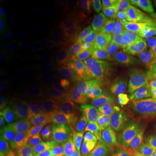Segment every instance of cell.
Masks as SVG:
<instances>
[{"label": "cell", "mask_w": 156, "mask_h": 156, "mask_svg": "<svg viewBox=\"0 0 156 156\" xmlns=\"http://www.w3.org/2000/svg\"><path fill=\"white\" fill-rule=\"evenodd\" d=\"M117 99L124 107L126 122L134 133L140 132L142 119V108L140 103L128 97L126 93L117 95Z\"/></svg>", "instance_id": "6da1fadb"}, {"label": "cell", "mask_w": 156, "mask_h": 156, "mask_svg": "<svg viewBox=\"0 0 156 156\" xmlns=\"http://www.w3.org/2000/svg\"><path fill=\"white\" fill-rule=\"evenodd\" d=\"M95 116L97 120L100 122L108 132L128 136L136 134L127 122L116 119L110 111L106 109H98L95 112Z\"/></svg>", "instance_id": "7a4b0ae2"}, {"label": "cell", "mask_w": 156, "mask_h": 156, "mask_svg": "<svg viewBox=\"0 0 156 156\" xmlns=\"http://www.w3.org/2000/svg\"><path fill=\"white\" fill-rule=\"evenodd\" d=\"M142 108L140 134L156 132V97L151 95L139 102Z\"/></svg>", "instance_id": "3957f363"}, {"label": "cell", "mask_w": 156, "mask_h": 156, "mask_svg": "<svg viewBox=\"0 0 156 156\" xmlns=\"http://www.w3.org/2000/svg\"><path fill=\"white\" fill-rule=\"evenodd\" d=\"M85 62L90 66V68L108 77H112L114 75V68H112L106 57L104 52L96 47L87 49L84 54Z\"/></svg>", "instance_id": "277c9868"}, {"label": "cell", "mask_w": 156, "mask_h": 156, "mask_svg": "<svg viewBox=\"0 0 156 156\" xmlns=\"http://www.w3.org/2000/svg\"><path fill=\"white\" fill-rule=\"evenodd\" d=\"M93 100L99 109L108 110L117 101V95L112 83L104 81L99 84L95 90Z\"/></svg>", "instance_id": "5b68a950"}, {"label": "cell", "mask_w": 156, "mask_h": 156, "mask_svg": "<svg viewBox=\"0 0 156 156\" xmlns=\"http://www.w3.org/2000/svg\"><path fill=\"white\" fill-rule=\"evenodd\" d=\"M126 42H129V39L124 30L115 28L103 35L99 40L98 46L104 53H106Z\"/></svg>", "instance_id": "8992f818"}, {"label": "cell", "mask_w": 156, "mask_h": 156, "mask_svg": "<svg viewBox=\"0 0 156 156\" xmlns=\"http://www.w3.org/2000/svg\"><path fill=\"white\" fill-rule=\"evenodd\" d=\"M32 71L29 67H20L7 75L3 84L16 92L23 88L30 80Z\"/></svg>", "instance_id": "52a82bcc"}, {"label": "cell", "mask_w": 156, "mask_h": 156, "mask_svg": "<svg viewBox=\"0 0 156 156\" xmlns=\"http://www.w3.org/2000/svg\"><path fill=\"white\" fill-rule=\"evenodd\" d=\"M61 116L60 109L53 108L44 110L35 118V127L40 131L51 129L58 124Z\"/></svg>", "instance_id": "ba28073f"}, {"label": "cell", "mask_w": 156, "mask_h": 156, "mask_svg": "<svg viewBox=\"0 0 156 156\" xmlns=\"http://www.w3.org/2000/svg\"><path fill=\"white\" fill-rule=\"evenodd\" d=\"M132 10V2L124 0H114L107 12V18L109 20H116L122 25H125L128 20V15Z\"/></svg>", "instance_id": "9c48e42d"}, {"label": "cell", "mask_w": 156, "mask_h": 156, "mask_svg": "<svg viewBox=\"0 0 156 156\" xmlns=\"http://www.w3.org/2000/svg\"><path fill=\"white\" fill-rule=\"evenodd\" d=\"M154 51H155L153 50V44L151 42H148L147 44L140 48L132 56V57L128 61L127 64H126L125 69L133 72V73L138 72L141 66L153 54Z\"/></svg>", "instance_id": "30bf717a"}, {"label": "cell", "mask_w": 156, "mask_h": 156, "mask_svg": "<svg viewBox=\"0 0 156 156\" xmlns=\"http://www.w3.org/2000/svg\"><path fill=\"white\" fill-rule=\"evenodd\" d=\"M135 73L125 69L117 75L112 83L113 87L116 95L126 93L136 86Z\"/></svg>", "instance_id": "8fae6325"}, {"label": "cell", "mask_w": 156, "mask_h": 156, "mask_svg": "<svg viewBox=\"0 0 156 156\" xmlns=\"http://www.w3.org/2000/svg\"><path fill=\"white\" fill-rule=\"evenodd\" d=\"M62 116L69 119L79 121L90 116L93 112V106L89 103H85L65 107L60 109Z\"/></svg>", "instance_id": "7c38bea8"}, {"label": "cell", "mask_w": 156, "mask_h": 156, "mask_svg": "<svg viewBox=\"0 0 156 156\" xmlns=\"http://www.w3.org/2000/svg\"><path fill=\"white\" fill-rule=\"evenodd\" d=\"M90 131V126L85 121H75L65 128L67 136L72 141H80L86 137Z\"/></svg>", "instance_id": "4fadbf2b"}, {"label": "cell", "mask_w": 156, "mask_h": 156, "mask_svg": "<svg viewBox=\"0 0 156 156\" xmlns=\"http://www.w3.org/2000/svg\"><path fill=\"white\" fill-rule=\"evenodd\" d=\"M152 9H153V1H148V0L132 1V11L139 22L140 20L147 24L151 22Z\"/></svg>", "instance_id": "5bb4252c"}, {"label": "cell", "mask_w": 156, "mask_h": 156, "mask_svg": "<svg viewBox=\"0 0 156 156\" xmlns=\"http://www.w3.org/2000/svg\"><path fill=\"white\" fill-rule=\"evenodd\" d=\"M90 97L89 90L85 87H75L64 91L61 94L64 100L74 103H85Z\"/></svg>", "instance_id": "9a60e30c"}, {"label": "cell", "mask_w": 156, "mask_h": 156, "mask_svg": "<svg viewBox=\"0 0 156 156\" xmlns=\"http://www.w3.org/2000/svg\"><path fill=\"white\" fill-rule=\"evenodd\" d=\"M155 84L156 78L155 77L148 83L141 84V85H137L134 88L130 90L126 93V94L128 97L131 98L133 100L140 102L141 101L147 98L151 93H153Z\"/></svg>", "instance_id": "2e32d148"}, {"label": "cell", "mask_w": 156, "mask_h": 156, "mask_svg": "<svg viewBox=\"0 0 156 156\" xmlns=\"http://www.w3.org/2000/svg\"><path fill=\"white\" fill-rule=\"evenodd\" d=\"M44 156H72L70 147L62 142H50L44 148Z\"/></svg>", "instance_id": "e0dca14e"}, {"label": "cell", "mask_w": 156, "mask_h": 156, "mask_svg": "<svg viewBox=\"0 0 156 156\" xmlns=\"http://www.w3.org/2000/svg\"><path fill=\"white\" fill-rule=\"evenodd\" d=\"M67 72L73 77L79 80H90L96 75V72L92 68L79 65V64L72 65L67 67Z\"/></svg>", "instance_id": "ac0fdd59"}, {"label": "cell", "mask_w": 156, "mask_h": 156, "mask_svg": "<svg viewBox=\"0 0 156 156\" xmlns=\"http://www.w3.org/2000/svg\"><path fill=\"white\" fill-rule=\"evenodd\" d=\"M75 83L73 78L67 73H56L50 77L48 85L52 88H59Z\"/></svg>", "instance_id": "d6986e66"}, {"label": "cell", "mask_w": 156, "mask_h": 156, "mask_svg": "<svg viewBox=\"0 0 156 156\" xmlns=\"http://www.w3.org/2000/svg\"><path fill=\"white\" fill-rule=\"evenodd\" d=\"M145 134H135L129 136L126 142L133 150L136 156H143L145 147Z\"/></svg>", "instance_id": "ffe728a7"}, {"label": "cell", "mask_w": 156, "mask_h": 156, "mask_svg": "<svg viewBox=\"0 0 156 156\" xmlns=\"http://www.w3.org/2000/svg\"><path fill=\"white\" fill-rule=\"evenodd\" d=\"M86 143L87 145H88L89 147H92L93 149L100 152L101 153L105 154V155H111V154L112 153V152L110 150H108L106 146L103 145V144L101 141L100 135L97 134H90L87 136Z\"/></svg>", "instance_id": "44dd1931"}, {"label": "cell", "mask_w": 156, "mask_h": 156, "mask_svg": "<svg viewBox=\"0 0 156 156\" xmlns=\"http://www.w3.org/2000/svg\"><path fill=\"white\" fill-rule=\"evenodd\" d=\"M101 141L111 151H114L117 147L118 138L114 132H103L100 134Z\"/></svg>", "instance_id": "7402d4cb"}, {"label": "cell", "mask_w": 156, "mask_h": 156, "mask_svg": "<svg viewBox=\"0 0 156 156\" xmlns=\"http://www.w3.org/2000/svg\"><path fill=\"white\" fill-rule=\"evenodd\" d=\"M25 59V54L21 51L12 50L7 56L6 64L9 68H15L20 64Z\"/></svg>", "instance_id": "603a6c76"}, {"label": "cell", "mask_w": 156, "mask_h": 156, "mask_svg": "<svg viewBox=\"0 0 156 156\" xmlns=\"http://www.w3.org/2000/svg\"><path fill=\"white\" fill-rule=\"evenodd\" d=\"M48 46L56 52H66L69 49V44L63 38H52L48 41Z\"/></svg>", "instance_id": "cb8c5ba5"}, {"label": "cell", "mask_w": 156, "mask_h": 156, "mask_svg": "<svg viewBox=\"0 0 156 156\" xmlns=\"http://www.w3.org/2000/svg\"><path fill=\"white\" fill-rule=\"evenodd\" d=\"M145 147L143 156H156V132L145 134Z\"/></svg>", "instance_id": "d4e9b609"}, {"label": "cell", "mask_w": 156, "mask_h": 156, "mask_svg": "<svg viewBox=\"0 0 156 156\" xmlns=\"http://www.w3.org/2000/svg\"><path fill=\"white\" fill-rule=\"evenodd\" d=\"M15 40L17 43H23L28 38V28L23 20H17L15 28Z\"/></svg>", "instance_id": "484cf974"}, {"label": "cell", "mask_w": 156, "mask_h": 156, "mask_svg": "<svg viewBox=\"0 0 156 156\" xmlns=\"http://www.w3.org/2000/svg\"><path fill=\"white\" fill-rule=\"evenodd\" d=\"M8 33L5 30H0V54L1 58H7L12 51Z\"/></svg>", "instance_id": "4316f807"}, {"label": "cell", "mask_w": 156, "mask_h": 156, "mask_svg": "<svg viewBox=\"0 0 156 156\" xmlns=\"http://www.w3.org/2000/svg\"><path fill=\"white\" fill-rule=\"evenodd\" d=\"M0 100L4 103H15L17 101L16 92L2 84L0 87Z\"/></svg>", "instance_id": "83f0119b"}, {"label": "cell", "mask_w": 156, "mask_h": 156, "mask_svg": "<svg viewBox=\"0 0 156 156\" xmlns=\"http://www.w3.org/2000/svg\"><path fill=\"white\" fill-rule=\"evenodd\" d=\"M89 23L90 18L88 16L84 14H78L73 17L70 24L76 30H83L88 26Z\"/></svg>", "instance_id": "f1b7e54d"}, {"label": "cell", "mask_w": 156, "mask_h": 156, "mask_svg": "<svg viewBox=\"0 0 156 156\" xmlns=\"http://www.w3.org/2000/svg\"><path fill=\"white\" fill-rule=\"evenodd\" d=\"M26 58L30 64L36 67H41L46 63V60L44 56L34 49H29L27 51Z\"/></svg>", "instance_id": "f546056e"}, {"label": "cell", "mask_w": 156, "mask_h": 156, "mask_svg": "<svg viewBox=\"0 0 156 156\" xmlns=\"http://www.w3.org/2000/svg\"><path fill=\"white\" fill-rule=\"evenodd\" d=\"M51 73L47 69L39 68V69H33L31 73V80L36 83H42L49 79Z\"/></svg>", "instance_id": "4dcf8cb0"}, {"label": "cell", "mask_w": 156, "mask_h": 156, "mask_svg": "<svg viewBox=\"0 0 156 156\" xmlns=\"http://www.w3.org/2000/svg\"><path fill=\"white\" fill-rule=\"evenodd\" d=\"M13 148V139L9 134H4L0 137V152L2 154L10 153Z\"/></svg>", "instance_id": "1f68e13d"}, {"label": "cell", "mask_w": 156, "mask_h": 156, "mask_svg": "<svg viewBox=\"0 0 156 156\" xmlns=\"http://www.w3.org/2000/svg\"><path fill=\"white\" fill-rule=\"evenodd\" d=\"M139 71H143L146 73L155 74L156 73V51H154L153 54L146 60L140 67Z\"/></svg>", "instance_id": "d6a6232c"}, {"label": "cell", "mask_w": 156, "mask_h": 156, "mask_svg": "<svg viewBox=\"0 0 156 156\" xmlns=\"http://www.w3.org/2000/svg\"><path fill=\"white\" fill-rule=\"evenodd\" d=\"M110 156H136V155L129 145L125 142L117 148L114 153L111 154Z\"/></svg>", "instance_id": "836d02e7"}, {"label": "cell", "mask_w": 156, "mask_h": 156, "mask_svg": "<svg viewBox=\"0 0 156 156\" xmlns=\"http://www.w3.org/2000/svg\"><path fill=\"white\" fill-rule=\"evenodd\" d=\"M155 77V74L146 73V72L143 71L136 72L135 73V80L136 86L141 85V84L148 83V82L152 80Z\"/></svg>", "instance_id": "e575fe53"}, {"label": "cell", "mask_w": 156, "mask_h": 156, "mask_svg": "<svg viewBox=\"0 0 156 156\" xmlns=\"http://www.w3.org/2000/svg\"><path fill=\"white\" fill-rule=\"evenodd\" d=\"M78 153L80 156H110L95 151L88 145H83L80 147L78 149Z\"/></svg>", "instance_id": "d590c367"}, {"label": "cell", "mask_w": 156, "mask_h": 156, "mask_svg": "<svg viewBox=\"0 0 156 156\" xmlns=\"http://www.w3.org/2000/svg\"><path fill=\"white\" fill-rule=\"evenodd\" d=\"M69 15V12L67 9H59V10L56 12L53 16H52L51 22L54 25L60 24V23L64 22L66 19H67Z\"/></svg>", "instance_id": "8d00e7d4"}, {"label": "cell", "mask_w": 156, "mask_h": 156, "mask_svg": "<svg viewBox=\"0 0 156 156\" xmlns=\"http://www.w3.org/2000/svg\"><path fill=\"white\" fill-rule=\"evenodd\" d=\"M0 28L6 32H9L10 28V19L7 13L4 11L0 12Z\"/></svg>", "instance_id": "74e56055"}, {"label": "cell", "mask_w": 156, "mask_h": 156, "mask_svg": "<svg viewBox=\"0 0 156 156\" xmlns=\"http://www.w3.org/2000/svg\"><path fill=\"white\" fill-rule=\"evenodd\" d=\"M93 2L95 7L102 12H108L112 5V1H109V0H95Z\"/></svg>", "instance_id": "f35d334b"}, {"label": "cell", "mask_w": 156, "mask_h": 156, "mask_svg": "<svg viewBox=\"0 0 156 156\" xmlns=\"http://www.w3.org/2000/svg\"><path fill=\"white\" fill-rule=\"evenodd\" d=\"M6 129H7V122H6L5 119H2L1 120V123H0V133H5Z\"/></svg>", "instance_id": "ab89813d"}, {"label": "cell", "mask_w": 156, "mask_h": 156, "mask_svg": "<svg viewBox=\"0 0 156 156\" xmlns=\"http://www.w3.org/2000/svg\"><path fill=\"white\" fill-rule=\"evenodd\" d=\"M152 44H153V47L155 49V51H156V28L155 29V32H154L153 39H152Z\"/></svg>", "instance_id": "60d3db41"}, {"label": "cell", "mask_w": 156, "mask_h": 156, "mask_svg": "<svg viewBox=\"0 0 156 156\" xmlns=\"http://www.w3.org/2000/svg\"><path fill=\"white\" fill-rule=\"evenodd\" d=\"M153 5L154 12H155V14L156 15V0H154V1H153Z\"/></svg>", "instance_id": "b9f144b4"}, {"label": "cell", "mask_w": 156, "mask_h": 156, "mask_svg": "<svg viewBox=\"0 0 156 156\" xmlns=\"http://www.w3.org/2000/svg\"><path fill=\"white\" fill-rule=\"evenodd\" d=\"M152 95H153V96L156 97V84L155 85V87H154V89L153 90V93H152Z\"/></svg>", "instance_id": "7bdbcfd3"}, {"label": "cell", "mask_w": 156, "mask_h": 156, "mask_svg": "<svg viewBox=\"0 0 156 156\" xmlns=\"http://www.w3.org/2000/svg\"><path fill=\"white\" fill-rule=\"evenodd\" d=\"M6 1H5V0H1V2H5Z\"/></svg>", "instance_id": "ee69618b"}, {"label": "cell", "mask_w": 156, "mask_h": 156, "mask_svg": "<svg viewBox=\"0 0 156 156\" xmlns=\"http://www.w3.org/2000/svg\"><path fill=\"white\" fill-rule=\"evenodd\" d=\"M155 78H156V73H155Z\"/></svg>", "instance_id": "f6af8a7d"}]
</instances>
